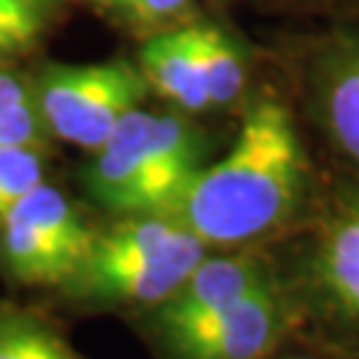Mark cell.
Wrapping results in <instances>:
<instances>
[{
    "mask_svg": "<svg viewBox=\"0 0 359 359\" xmlns=\"http://www.w3.org/2000/svg\"><path fill=\"white\" fill-rule=\"evenodd\" d=\"M306 189V160L280 102H256L218 163L197 170L168 213L208 248H248L283 229Z\"/></svg>",
    "mask_w": 359,
    "mask_h": 359,
    "instance_id": "obj_1",
    "label": "cell"
},
{
    "mask_svg": "<svg viewBox=\"0 0 359 359\" xmlns=\"http://www.w3.org/2000/svg\"><path fill=\"white\" fill-rule=\"evenodd\" d=\"M298 322L314 341L359 357V192L322 226L295 285H283Z\"/></svg>",
    "mask_w": 359,
    "mask_h": 359,
    "instance_id": "obj_2",
    "label": "cell"
},
{
    "mask_svg": "<svg viewBox=\"0 0 359 359\" xmlns=\"http://www.w3.org/2000/svg\"><path fill=\"white\" fill-rule=\"evenodd\" d=\"M322 112L335 147L359 168V53L338 67L325 86Z\"/></svg>",
    "mask_w": 359,
    "mask_h": 359,
    "instance_id": "obj_11",
    "label": "cell"
},
{
    "mask_svg": "<svg viewBox=\"0 0 359 359\" xmlns=\"http://www.w3.org/2000/svg\"><path fill=\"white\" fill-rule=\"evenodd\" d=\"M96 229L43 181L0 221V274L16 287L59 290L88 258Z\"/></svg>",
    "mask_w": 359,
    "mask_h": 359,
    "instance_id": "obj_3",
    "label": "cell"
},
{
    "mask_svg": "<svg viewBox=\"0 0 359 359\" xmlns=\"http://www.w3.org/2000/svg\"><path fill=\"white\" fill-rule=\"evenodd\" d=\"M184 38L200 69L210 109L237 102V96L245 88V67L231 40L224 32H218L216 27H187Z\"/></svg>",
    "mask_w": 359,
    "mask_h": 359,
    "instance_id": "obj_10",
    "label": "cell"
},
{
    "mask_svg": "<svg viewBox=\"0 0 359 359\" xmlns=\"http://www.w3.org/2000/svg\"><path fill=\"white\" fill-rule=\"evenodd\" d=\"M173 157H203V136L187 117L133 109L109 139L93 149L83 170L88 197L109 213L133 216L142 181L157 163Z\"/></svg>",
    "mask_w": 359,
    "mask_h": 359,
    "instance_id": "obj_5",
    "label": "cell"
},
{
    "mask_svg": "<svg viewBox=\"0 0 359 359\" xmlns=\"http://www.w3.org/2000/svg\"><path fill=\"white\" fill-rule=\"evenodd\" d=\"M269 359H359L357 354H348L341 348H333L320 341H301V344H290V338L285 341L283 346L277 348Z\"/></svg>",
    "mask_w": 359,
    "mask_h": 359,
    "instance_id": "obj_16",
    "label": "cell"
},
{
    "mask_svg": "<svg viewBox=\"0 0 359 359\" xmlns=\"http://www.w3.org/2000/svg\"><path fill=\"white\" fill-rule=\"evenodd\" d=\"M298 333V322L280 274L160 348L163 359H269L287 338Z\"/></svg>",
    "mask_w": 359,
    "mask_h": 359,
    "instance_id": "obj_6",
    "label": "cell"
},
{
    "mask_svg": "<svg viewBox=\"0 0 359 359\" xmlns=\"http://www.w3.org/2000/svg\"><path fill=\"white\" fill-rule=\"evenodd\" d=\"M142 72L149 88L163 93L168 102L181 107L184 112H205L210 109V99L203 86L200 69L194 65L189 43L184 29L154 35L142 48Z\"/></svg>",
    "mask_w": 359,
    "mask_h": 359,
    "instance_id": "obj_8",
    "label": "cell"
},
{
    "mask_svg": "<svg viewBox=\"0 0 359 359\" xmlns=\"http://www.w3.org/2000/svg\"><path fill=\"white\" fill-rule=\"evenodd\" d=\"M0 359H86L56 322L0 298Z\"/></svg>",
    "mask_w": 359,
    "mask_h": 359,
    "instance_id": "obj_9",
    "label": "cell"
},
{
    "mask_svg": "<svg viewBox=\"0 0 359 359\" xmlns=\"http://www.w3.org/2000/svg\"><path fill=\"white\" fill-rule=\"evenodd\" d=\"M48 130L40 120L32 88L0 67V147H43Z\"/></svg>",
    "mask_w": 359,
    "mask_h": 359,
    "instance_id": "obj_12",
    "label": "cell"
},
{
    "mask_svg": "<svg viewBox=\"0 0 359 359\" xmlns=\"http://www.w3.org/2000/svg\"><path fill=\"white\" fill-rule=\"evenodd\" d=\"M149 90L142 67L128 59L99 65H53L32 86L46 130L80 149H99Z\"/></svg>",
    "mask_w": 359,
    "mask_h": 359,
    "instance_id": "obj_4",
    "label": "cell"
},
{
    "mask_svg": "<svg viewBox=\"0 0 359 359\" xmlns=\"http://www.w3.org/2000/svg\"><path fill=\"white\" fill-rule=\"evenodd\" d=\"M277 271L264 256L253 250H234L224 256L208 253L179 290L152 311L142 314L144 330L157 348L173 344L181 335L192 333L203 322L213 320L224 309L269 283Z\"/></svg>",
    "mask_w": 359,
    "mask_h": 359,
    "instance_id": "obj_7",
    "label": "cell"
},
{
    "mask_svg": "<svg viewBox=\"0 0 359 359\" xmlns=\"http://www.w3.org/2000/svg\"><path fill=\"white\" fill-rule=\"evenodd\" d=\"M43 147H0V221L13 210V205L46 181Z\"/></svg>",
    "mask_w": 359,
    "mask_h": 359,
    "instance_id": "obj_13",
    "label": "cell"
},
{
    "mask_svg": "<svg viewBox=\"0 0 359 359\" xmlns=\"http://www.w3.org/2000/svg\"><path fill=\"white\" fill-rule=\"evenodd\" d=\"M48 19H51V6L0 8V56L35 46Z\"/></svg>",
    "mask_w": 359,
    "mask_h": 359,
    "instance_id": "obj_14",
    "label": "cell"
},
{
    "mask_svg": "<svg viewBox=\"0 0 359 359\" xmlns=\"http://www.w3.org/2000/svg\"><path fill=\"white\" fill-rule=\"evenodd\" d=\"M96 3L109 13L120 16L123 22L144 27L173 19L189 6V0H96Z\"/></svg>",
    "mask_w": 359,
    "mask_h": 359,
    "instance_id": "obj_15",
    "label": "cell"
},
{
    "mask_svg": "<svg viewBox=\"0 0 359 359\" xmlns=\"http://www.w3.org/2000/svg\"><path fill=\"white\" fill-rule=\"evenodd\" d=\"M32 6H51V0H0V8H32Z\"/></svg>",
    "mask_w": 359,
    "mask_h": 359,
    "instance_id": "obj_17",
    "label": "cell"
}]
</instances>
